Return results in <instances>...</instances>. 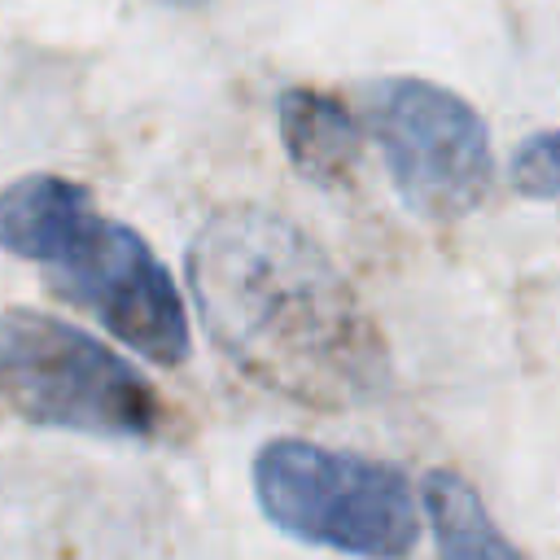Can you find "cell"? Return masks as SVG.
<instances>
[{"mask_svg": "<svg viewBox=\"0 0 560 560\" xmlns=\"http://www.w3.org/2000/svg\"><path fill=\"white\" fill-rule=\"evenodd\" d=\"M512 188L521 197H560V127L529 136L512 158Z\"/></svg>", "mask_w": 560, "mask_h": 560, "instance_id": "8", "label": "cell"}, {"mask_svg": "<svg viewBox=\"0 0 560 560\" xmlns=\"http://www.w3.org/2000/svg\"><path fill=\"white\" fill-rule=\"evenodd\" d=\"M424 508L438 542V560H521V551L490 521L481 494L451 468L424 477Z\"/></svg>", "mask_w": 560, "mask_h": 560, "instance_id": "7", "label": "cell"}, {"mask_svg": "<svg viewBox=\"0 0 560 560\" xmlns=\"http://www.w3.org/2000/svg\"><path fill=\"white\" fill-rule=\"evenodd\" d=\"M188 280L206 332L254 381L315 407L381 389L389 363L376 324L289 219L254 206L214 214L188 249Z\"/></svg>", "mask_w": 560, "mask_h": 560, "instance_id": "1", "label": "cell"}, {"mask_svg": "<svg viewBox=\"0 0 560 560\" xmlns=\"http://www.w3.org/2000/svg\"><path fill=\"white\" fill-rule=\"evenodd\" d=\"M280 136L289 162L315 184H346L363 153V127L350 105L315 88H289L280 96Z\"/></svg>", "mask_w": 560, "mask_h": 560, "instance_id": "6", "label": "cell"}, {"mask_svg": "<svg viewBox=\"0 0 560 560\" xmlns=\"http://www.w3.org/2000/svg\"><path fill=\"white\" fill-rule=\"evenodd\" d=\"M368 131L381 144L394 192L429 223H451L481 206L494 179L481 114L429 79H381L368 88Z\"/></svg>", "mask_w": 560, "mask_h": 560, "instance_id": "5", "label": "cell"}, {"mask_svg": "<svg viewBox=\"0 0 560 560\" xmlns=\"http://www.w3.org/2000/svg\"><path fill=\"white\" fill-rule=\"evenodd\" d=\"M0 402L31 424L92 438L153 442L166 429L162 394L122 354L26 306L0 311Z\"/></svg>", "mask_w": 560, "mask_h": 560, "instance_id": "4", "label": "cell"}, {"mask_svg": "<svg viewBox=\"0 0 560 560\" xmlns=\"http://www.w3.org/2000/svg\"><path fill=\"white\" fill-rule=\"evenodd\" d=\"M254 499L289 538L363 560H402L420 538V508L398 464L302 438H276L254 455Z\"/></svg>", "mask_w": 560, "mask_h": 560, "instance_id": "3", "label": "cell"}, {"mask_svg": "<svg viewBox=\"0 0 560 560\" xmlns=\"http://www.w3.org/2000/svg\"><path fill=\"white\" fill-rule=\"evenodd\" d=\"M0 249L44 267L48 289L101 319L153 363L188 359V315L171 271L140 232L105 219L66 175H22L0 188Z\"/></svg>", "mask_w": 560, "mask_h": 560, "instance_id": "2", "label": "cell"}]
</instances>
